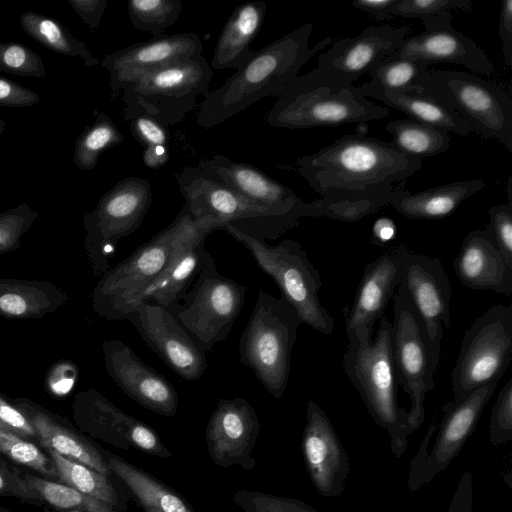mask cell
<instances>
[{
	"instance_id": "6da1fadb",
	"label": "cell",
	"mask_w": 512,
	"mask_h": 512,
	"mask_svg": "<svg viewBox=\"0 0 512 512\" xmlns=\"http://www.w3.org/2000/svg\"><path fill=\"white\" fill-rule=\"evenodd\" d=\"M312 31L311 23L303 24L254 51L222 86L205 97L196 123L210 129L265 97L282 96L309 59L331 42L327 37L310 49Z\"/></svg>"
},
{
	"instance_id": "7a4b0ae2",
	"label": "cell",
	"mask_w": 512,
	"mask_h": 512,
	"mask_svg": "<svg viewBox=\"0 0 512 512\" xmlns=\"http://www.w3.org/2000/svg\"><path fill=\"white\" fill-rule=\"evenodd\" d=\"M299 174L321 197L337 191L395 186L422 167L392 143L363 134L344 135L319 151L298 157Z\"/></svg>"
},
{
	"instance_id": "3957f363",
	"label": "cell",
	"mask_w": 512,
	"mask_h": 512,
	"mask_svg": "<svg viewBox=\"0 0 512 512\" xmlns=\"http://www.w3.org/2000/svg\"><path fill=\"white\" fill-rule=\"evenodd\" d=\"M389 110L366 99L359 87L317 67L297 76L267 114L271 127L304 129L381 120Z\"/></svg>"
},
{
	"instance_id": "277c9868",
	"label": "cell",
	"mask_w": 512,
	"mask_h": 512,
	"mask_svg": "<svg viewBox=\"0 0 512 512\" xmlns=\"http://www.w3.org/2000/svg\"><path fill=\"white\" fill-rule=\"evenodd\" d=\"M192 219L209 233L231 225L260 240H276L299 223V217L257 203L227 186L202 166L175 173Z\"/></svg>"
},
{
	"instance_id": "5b68a950",
	"label": "cell",
	"mask_w": 512,
	"mask_h": 512,
	"mask_svg": "<svg viewBox=\"0 0 512 512\" xmlns=\"http://www.w3.org/2000/svg\"><path fill=\"white\" fill-rule=\"evenodd\" d=\"M343 368L359 393L374 422L390 437L393 454L400 457L407 449L413 433L408 410L397 399V380L391 355V322L380 319L375 339H348Z\"/></svg>"
},
{
	"instance_id": "8992f818",
	"label": "cell",
	"mask_w": 512,
	"mask_h": 512,
	"mask_svg": "<svg viewBox=\"0 0 512 512\" xmlns=\"http://www.w3.org/2000/svg\"><path fill=\"white\" fill-rule=\"evenodd\" d=\"M302 324L293 306L282 296L259 290L239 342V358L265 390L280 399L288 385L291 355Z\"/></svg>"
},
{
	"instance_id": "52a82bcc",
	"label": "cell",
	"mask_w": 512,
	"mask_h": 512,
	"mask_svg": "<svg viewBox=\"0 0 512 512\" xmlns=\"http://www.w3.org/2000/svg\"><path fill=\"white\" fill-rule=\"evenodd\" d=\"M221 230L243 245L259 268L274 280L282 297L298 313L302 324L322 334H332L335 319L320 302V273L299 242L284 239L271 245L231 225Z\"/></svg>"
},
{
	"instance_id": "ba28073f",
	"label": "cell",
	"mask_w": 512,
	"mask_h": 512,
	"mask_svg": "<svg viewBox=\"0 0 512 512\" xmlns=\"http://www.w3.org/2000/svg\"><path fill=\"white\" fill-rule=\"evenodd\" d=\"M213 71L200 55L144 73L124 83L121 95L124 119L146 114L164 126L184 120L200 95L207 92Z\"/></svg>"
},
{
	"instance_id": "9c48e42d",
	"label": "cell",
	"mask_w": 512,
	"mask_h": 512,
	"mask_svg": "<svg viewBox=\"0 0 512 512\" xmlns=\"http://www.w3.org/2000/svg\"><path fill=\"white\" fill-rule=\"evenodd\" d=\"M188 216L184 205L172 223L100 277L92 293L93 309L100 317L109 321L125 319L140 303L144 290L167 265Z\"/></svg>"
},
{
	"instance_id": "30bf717a",
	"label": "cell",
	"mask_w": 512,
	"mask_h": 512,
	"mask_svg": "<svg viewBox=\"0 0 512 512\" xmlns=\"http://www.w3.org/2000/svg\"><path fill=\"white\" fill-rule=\"evenodd\" d=\"M247 287L221 275L206 249L198 275L183 298L168 309L204 352L230 333Z\"/></svg>"
},
{
	"instance_id": "8fae6325",
	"label": "cell",
	"mask_w": 512,
	"mask_h": 512,
	"mask_svg": "<svg viewBox=\"0 0 512 512\" xmlns=\"http://www.w3.org/2000/svg\"><path fill=\"white\" fill-rule=\"evenodd\" d=\"M393 300L392 362L397 383L410 397L408 420L414 432L425 418L426 394L435 387L434 374L440 361L441 341L430 337L401 288H397Z\"/></svg>"
},
{
	"instance_id": "7c38bea8",
	"label": "cell",
	"mask_w": 512,
	"mask_h": 512,
	"mask_svg": "<svg viewBox=\"0 0 512 512\" xmlns=\"http://www.w3.org/2000/svg\"><path fill=\"white\" fill-rule=\"evenodd\" d=\"M418 90L441 100L471 128L512 153V101L498 85L458 70L428 72Z\"/></svg>"
},
{
	"instance_id": "4fadbf2b",
	"label": "cell",
	"mask_w": 512,
	"mask_h": 512,
	"mask_svg": "<svg viewBox=\"0 0 512 512\" xmlns=\"http://www.w3.org/2000/svg\"><path fill=\"white\" fill-rule=\"evenodd\" d=\"M151 203L149 181L129 176L118 181L94 210L84 215L85 248L94 275L102 276L111 268L117 243L140 227Z\"/></svg>"
},
{
	"instance_id": "5bb4252c",
	"label": "cell",
	"mask_w": 512,
	"mask_h": 512,
	"mask_svg": "<svg viewBox=\"0 0 512 512\" xmlns=\"http://www.w3.org/2000/svg\"><path fill=\"white\" fill-rule=\"evenodd\" d=\"M512 307L494 305L463 336L451 373L454 398L501 380L511 361Z\"/></svg>"
},
{
	"instance_id": "9a60e30c",
	"label": "cell",
	"mask_w": 512,
	"mask_h": 512,
	"mask_svg": "<svg viewBox=\"0 0 512 512\" xmlns=\"http://www.w3.org/2000/svg\"><path fill=\"white\" fill-rule=\"evenodd\" d=\"M498 382L481 386L445 404L439 425L429 426L410 462L407 486L415 491L444 471L474 433Z\"/></svg>"
},
{
	"instance_id": "2e32d148",
	"label": "cell",
	"mask_w": 512,
	"mask_h": 512,
	"mask_svg": "<svg viewBox=\"0 0 512 512\" xmlns=\"http://www.w3.org/2000/svg\"><path fill=\"white\" fill-rule=\"evenodd\" d=\"M125 320L132 323L147 346L183 380H198L207 370L205 352L168 309L140 302Z\"/></svg>"
},
{
	"instance_id": "e0dca14e",
	"label": "cell",
	"mask_w": 512,
	"mask_h": 512,
	"mask_svg": "<svg viewBox=\"0 0 512 512\" xmlns=\"http://www.w3.org/2000/svg\"><path fill=\"white\" fill-rule=\"evenodd\" d=\"M402 289L428 334L442 341L443 328L451 327V284L439 258L410 251L400 245Z\"/></svg>"
},
{
	"instance_id": "ac0fdd59",
	"label": "cell",
	"mask_w": 512,
	"mask_h": 512,
	"mask_svg": "<svg viewBox=\"0 0 512 512\" xmlns=\"http://www.w3.org/2000/svg\"><path fill=\"white\" fill-rule=\"evenodd\" d=\"M301 450L317 492L327 498L341 496L350 472V458L330 418L312 400L307 403Z\"/></svg>"
},
{
	"instance_id": "d6986e66",
	"label": "cell",
	"mask_w": 512,
	"mask_h": 512,
	"mask_svg": "<svg viewBox=\"0 0 512 512\" xmlns=\"http://www.w3.org/2000/svg\"><path fill=\"white\" fill-rule=\"evenodd\" d=\"M74 410L83 430L116 448L134 447L153 456L164 451V444L151 426L125 413L95 389L77 394Z\"/></svg>"
},
{
	"instance_id": "ffe728a7",
	"label": "cell",
	"mask_w": 512,
	"mask_h": 512,
	"mask_svg": "<svg viewBox=\"0 0 512 512\" xmlns=\"http://www.w3.org/2000/svg\"><path fill=\"white\" fill-rule=\"evenodd\" d=\"M102 350L107 374L129 398L161 416H175L178 394L162 374L120 340L103 341Z\"/></svg>"
},
{
	"instance_id": "44dd1931",
	"label": "cell",
	"mask_w": 512,
	"mask_h": 512,
	"mask_svg": "<svg viewBox=\"0 0 512 512\" xmlns=\"http://www.w3.org/2000/svg\"><path fill=\"white\" fill-rule=\"evenodd\" d=\"M259 431L256 411L246 399H219L205 430L211 460L223 468L239 465L252 470L256 465L252 451Z\"/></svg>"
},
{
	"instance_id": "7402d4cb",
	"label": "cell",
	"mask_w": 512,
	"mask_h": 512,
	"mask_svg": "<svg viewBox=\"0 0 512 512\" xmlns=\"http://www.w3.org/2000/svg\"><path fill=\"white\" fill-rule=\"evenodd\" d=\"M451 12H445L425 23V30L413 36H407L393 58L420 60L428 63H448L461 65L468 70L490 75L493 64L474 40L451 26Z\"/></svg>"
},
{
	"instance_id": "603a6c76",
	"label": "cell",
	"mask_w": 512,
	"mask_h": 512,
	"mask_svg": "<svg viewBox=\"0 0 512 512\" xmlns=\"http://www.w3.org/2000/svg\"><path fill=\"white\" fill-rule=\"evenodd\" d=\"M202 43L193 32L154 36L107 54L101 65L110 74L114 99L124 83L149 71L202 55Z\"/></svg>"
},
{
	"instance_id": "cb8c5ba5",
	"label": "cell",
	"mask_w": 512,
	"mask_h": 512,
	"mask_svg": "<svg viewBox=\"0 0 512 512\" xmlns=\"http://www.w3.org/2000/svg\"><path fill=\"white\" fill-rule=\"evenodd\" d=\"M400 245L369 263L359 281L345 320L348 339L372 340L374 324L381 319L400 282Z\"/></svg>"
},
{
	"instance_id": "d4e9b609",
	"label": "cell",
	"mask_w": 512,
	"mask_h": 512,
	"mask_svg": "<svg viewBox=\"0 0 512 512\" xmlns=\"http://www.w3.org/2000/svg\"><path fill=\"white\" fill-rule=\"evenodd\" d=\"M409 28L371 25L359 35L336 40L318 58V67L348 83L355 82L396 52Z\"/></svg>"
},
{
	"instance_id": "484cf974",
	"label": "cell",
	"mask_w": 512,
	"mask_h": 512,
	"mask_svg": "<svg viewBox=\"0 0 512 512\" xmlns=\"http://www.w3.org/2000/svg\"><path fill=\"white\" fill-rule=\"evenodd\" d=\"M210 233L196 223L190 213L179 233L169 261L160 275L144 290L140 302L154 304L170 309L177 304L190 288L198 275L203 254L206 250L205 239Z\"/></svg>"
},
{
	"instance_id": "4316f807",
	"label": "cell",
	"mask_w": 512,
	"mask_h": 512,
	"mask_svg": "<svg viewBox=\"0 0 512 512\" xmlns=\"http://www.w3.org/2000/svg\"><path fill=\"white\" fill-rule=\"evenodd\" d=\"M199 166L212 171L227 186L252 201L273 209L306 217V204L291 188L272 179L259 168L226 156L214 154L202 159Z\"/></svg>"
},
{
	"instance_id": "83f0119b",
	"label": "cell",
	"mask_w": 512,
	"mask_h": 512,
	"mask_svg": "<svg viewBox=\"0 0 512 512\" xmlns=\"http://www.w3.org/2000/svg\"><path fill=\"white\" fill-rule=\"evenodd\" d=\"M459 281L474 290H490L510 296L512 266L507 264L484 230L470 231L453 262Z\"/></svg>"
},
{
	"instance_id": "f1b7e54d",
	"label": "cell",
	"mask_w": 512,
	"mask_h": 512,
	"mask_svg": "<svg viewBox=\"0 0 512 512\" xmlns=\"http://www.w3.org/2000/svg\"><path fill=\"white\" fill-rule=\"evenodd\" d=\"M486 184L483 179L463 180L411 193L405 189V182H401L395 186L389 204L409 219H441L451 215Z\"/></svg>"
},
{
	"instance_id": "f546056e",
	"label": "cell",
	"mask_w": 512,
	"mask_h": 512,
	"mask_svg": "<svg viewBox=\"0 0 512 512\" xmlns=\"http://www.w3.org/2000/svg\"><path fill=\"white\" fill-rule=\"evenodd\" d=\"M266 11L264 1L246 2L233 10L218 37L210 63L212 69H237L253 55L251 43L261 29Z\"/></svg>"
},
{
	"instance_id": "4dcf8cb0",
	"label": "cell",
	"mask_w": 512,
	"mask_h": 512,
	"mask_svg": "<svg viewBox=\"0 0 512 512\" xmlns=\"http://www.w3.org/2000/svg\"><path fill=\"white\" fill-rule=\"evenodd\" d=\"M15 405L28 417L45 448L103 475L111 474L103 455L83 437L59 424L49 413L25 399H18Z\"/></svg>"
},
{
	"instance_id": "1f68e13d",
	"label": "cell",
	"mask_w": 512,
	"mask_h": 512,
	"mask_svg": "<svg viewBox=\"0 0 512 512\" xmlns=\"http://www.w3.org/2000/svg\"><path fill=\"white\" fill-rule=\"evenodd\" d=\"M359 90L365 97H373L404 113L408 119L460 136H466L473 131L448 105L422 91L394 92L370 87L366 83L359 86Z\"/></svg>"
},
{
	"instance_id": "d6a6232c",
	"label": "cell",
	"mask_w": 512,
	"mask_h": 512,
	"mask_svg": "<svg viewBox=\"0 0 512 512\" xmlns=\"http://www.w3.org/2000/svg\"><path fill=\"white\" fill-rule=\"evenodd\" d=\"M67 299L53 283L0 278V316L6 319L42 318Z\"/></svg>"
},
{
	"instance_id": "836d02e7",
	"label": "cell",
	"mask_w": 512,
	"mask_h": 512,
	"mask_svg": "<svg viewBox=\"0 0 512 512\" xmlns=\"http://www.w3.org/2000/svg\"><path fill=\"white\" fill-rule=\"evenodd\" d=\"M106 461L144 512H196L181 495L142 469L113 454Z\"/></svg>"
},
{
	"instance_id": "e575fe53",
	"label": "cell",
	"mask_w": 512,
	"mask_h": 512,
	"mask_svg": "<svg viewBox=\"0 0 512 512\" xmlns=\"http://www.w3.org/2000/svg\"><path fill=\"white\" fill-rule=\"evenodd\" d=\"M395 186H382L365 191L330 192L306 204V217L358 221L388 205Z\"/></svg>"
},
{
	"instance_id": "d590c367",
	"label": "cell",
	"mask_w": 512,
	"mask_h": 512,
	"mask_svg": "<svg viewBox=\"0 0 512 512\" xmlns=\"http://www.w3.org/2000/svg\"><path fill=\"white\" fill-rule=\"evenodd\" d=\"M20 26L28 36L49 50L69 57H79L87 67L100 64L86 44L56 19L27 11L20 16Z\"/></svg>"
},
{
	"instance_id": "8d00e7d4",
	"label": "cell",
	"mask_w": 512,
	"mask_h": 512,
	"mask_svg": "<svg viewBox=\"0 0 512 512\" xmlns=\"http://www.w3.org/2000/svg\"><path fill=\"white\" fill-rule=\"evenodd\" d=\"M385 130L393 136V146L406 156L421 159L442 154L450 147L449 132L411 119L389 122Z\"/></svg>"
},
{
	"instance_id": "74e56055",
	"label": "cell",
	"mask_w": 512,
	"mask_h": 512,
	"mask_svg": "<svg viewBox=\"0 0 512 512\" xmlns=\"http://www.w3.org/2000/svg\"><path fill=\"white\" fill-rule=\"evenodd\" d=\"M46 450L55 465L60 483L110 506L114 507L118 504V494L109 476L82 463L67 459L52 449L46 448Z\"/></svg>"
},
{
	"instance_id": "f35d334b",
	"label": "cell",
	"mask_w": 512,
	"mask_h": 512,
	"mask_svg": "<svg viewBox=\"0 0 512 512\" xmlns=\"http://www.w3.org/2000/svg\"><path fill=\"white\" fill-rule=\"evenodd\" d=\"M93 116V122L84 128L75 141L73 163L81 171L93 170L102 152L124 139L108 115L94 110Z\"/></svg>"
},
{
	"instance_id": "ab89813d",
	"label": "cell",
	"mask_w": 512,
	"mask_h": 512,
	"mask_svg": "<svg viewBox=\"0 0 512 512\" xmlns=\"http://www.w3.org/2000/svg\"><path fill=\"white\" fill-rule=\"evenodd\" d=\"M429 66L424 61L389 56L369 70L371 81L366 84L394 92L419 91L418 84L429 72Z\"/></svg>"
},
{
	"instance_id": "60d3db41",
	"label": "cell",
	"mask_w": 512,
	"mask_h": 512,
	"mask_svg": "<svg viewBox=\"0 0 512 512\" xmlns=\"http://www.w3.org/2000/svg\"><path fill=\"white\" fill-rule=\"evenodd\" d=\"M23 480L38 499L46 501L57 509H80L84 512H117L113 506L85 495L66 484L30 474H24Z\"/></svg>"
},
{
	"instance_id": "b9f144b4",
	"label": "cell",
	"mask_w": 512,
	"mask_h": 512,
	"mask_svg": "<svg viewBox=\"0 0 512 512\" xmlns=\"http://www.w3.org/2000/svg\"><path fill=\"white\" fill-rule=\"evenodd\" d=\"M128 16L134 28L154 36L162 35L179 18V0H129Z\"/></svg>"
},
{
	"instance_id": "7bdbcfd3",
	"label": "cell",
	"mask_w": 512,
	"mask_h": 512,
	"mask_svg": "<svg viewBox=\"0 0 512 512\" xmlns=\"http://www.w3.org/2000/svg\"><path fill=\"white\" fill-rule=\"evenodd\" d=\"M128 122L130 132L144 149V164L152 169L165 165L170 155L166 126L146 114H137Z\"/></svg>"
},
{
	"instance_id": "ee69618b",
	"label": "cell",
	"mask_w": 512,
	"mask_h": 512,
	"mask_svg": "<svg viewBox=\"0 0 512 512\" xmlns=\"http://www.w3.org/2000/svg\"><path fill=\"white\" fill-rule=\"evenodd\" d=\"M0 453L15 463L27 466L47 477L58 479L52 459L33 442L0 424Z\"/></svg>"
},
{
	"instance_id": "f6af8a7d",
	"label": "cell",
	"mask_w": 512,
	"mask_h": 512,
	"mask_svg": "<svg viewBox=\"0 0 512 512\" xmlns=\"http://www.w3.org/2000/svg\"><path fill=\"white\" fill-rule=\"evenodd\" d=\"M233 502L243 512H319L299 499L259 491L239 490Z\"/></svg>"
},
{
	"instance_id": "bcb514c9",
	"label": "cell",
	"mask_w": 512,
	"mask_h": 512,
	"mask_svg": "<svg viewBox=\"0 0 512 512\" xmlns=\"http://www.w3.org/2000/svg\"><path fill=\"white\" fill-rule=\"evenodd\" d=\"M0 71L22 77L42 78L46 75L41 56L15 42H0Z\"/></svg>"
},
{
	"instance_id": "7dc6e473",
	"label": "cell",
	"mask_w": 512,
	"mask_h": 512,
	"mask_svg": "<svg viewBox=\"0 0 512 512\" xmlns=\"http://www.w3.org/2000/svg\"><path fill=\"white\" fill-rule=\"evenodd\" d=\"M38 216V212L26 203L1 212L0 254L19 248L21 238L31 229Z\"/></svg>"
},
{
	"instance_id": "c3c4849f",
	"label": "cell",
	"mask_w": 512,
	"mask_h": 512,
	"mask_svg": "<svg viewBox=\"0 0 512 512\" xmlns=\"http://www.w3.org/2000/svg\"><path fill=\"white\" fill-rule=\"evenodd\" d=\"M471 0H396L391 14L393 17L418 18L425 23L451 10L470 11Z\"/></svg>"
},
{
	"instance_id": "681fc988",
	"label": "cell",
	"mask_w": 512,
	"mask_h": 512,
	"mask_svg": "<svg viewBox=\"0 0 512 512\" xmlns=\"http://www.w3.org/2000/svg\"><path fill=\"white\" fill-rule=\"evenodd\" d=\"M488 215L489 222L484 231L507 264L512 266V204L493 206Z\"/></svg>"
},
{
	"instance_id": "f907efd6",
	"label": "cell",
	"mask_w": 512,
	"mask_h": 512,
	"mask_svg": "<svg viewBox=\"0 0 512 512\" xmlns=\"http://www.w3.org/2000/svg\"><path fill=\"white\" fill-rule=\"evenodd\" d=\"M512 439V379L499 391L489 421V440L498 446Z\"/></svg>"
},
{
	"instance_id": "816d5d0a",
	"label": "cell",
	"mask_w": 512,
	"mask_h": 512,
	"mask_svg": "<svg viewBox=\"0 0 512 512\" xmlns=\"http://www.w3.org/2000/svg\"><path fill=\"white\" fill-rule=\"evenodd\" d=\"M0 424L28 440L38 438L36 429L28 417L2 395H0Z\"/></svg>"
},
{
	"instance_id": "f5cc1de1",
	"label": "cell",
	"mask_w": 512,
	"mask_h": 512,
	"mask_svg": "<svg viewBox=\"0 0 512 512\" xmlns=\"http://www.w3.org/2000/svg\"><path fill=\"white\" fill-rule=\"evenodd\" d=\"M40 101V95L12 80L0 77V106L30 107Z\"/></svg>"
},
{
	"instance_id": "db71d44e",
	"label": "cell",
	"mask_w": 512,
	"mask_h": 512,
	"mask_svg": "<svg viewBox=\"0 0 512 512\" xmlns=\"http://www.w3.org/2000/svg\"><path fill=\"white\" fill-rule=\"evenodd\" d=\"M77 375L78 370L73 363H57L49 372L47 386L56 395L67 394L74 386Z\"/></svg>"
},
{
	"instance_id": "11a10c76",
	"label": "cell",
	"mask_w": 512,
	"mask_h": 512,
	"mask_svg": "<svg viewBox=\"0 0 512 512\" xmlns=\"http://www.w3.org/2000/svg\"><path fill=\"white\" fill-rule=\"evenodd\" d=\"M72 9L91 31H95L106 10L107 0H68Z\"/></svg>"
},
{
	"instance_id": "9f6ffc18",
	"label": "cell",
	"mask_w": 512,
	"mask_h": 512,
	"mask_svg": "<svg viewBox=\"0 0 512 512\" xmlns=\"http://www.w3.org/2000/svg\"><path fill=\"white\" fill-rule=\"evenodd\" d=\"M499 36L504 58L512 65V0H502L499 13Z\"/></svg>"
},
{
	"instance_id": "6f0895ef",
	"label": "cell",
	"mask_w": 512,
	"mask_h": 512,
	"mask_svg": "<svg viewBox=\"0 0 512 512\" xmlns=\"http://www.w3.org/2000/svg\"><path fill=\"white\" fill-rule=\"evenodd\" d=\"M473 480L472 473H464L458 483L456 492L447 512H472Z\"/></svg>"
},
{
	"instance_id": "680465c9",
	"label": "cell",
	"mask_w": 512,
	"mask_h": 512,
	"mask_svg": "<svg viewBox=\"0 0 512 512\" xmlns=\"http://www.w3.org/2000/svg\"><path fill=\"white\" fill-rule=\"evenodd\" d=\"M396 0H356L352 2V6L379 21L390 20L393 18L391 9Z\"/></svg>"
},
{
	"instance_id": "91938a15",
	"label": "cell",
	"mask_w": 512,
	"mask_h": 512,
	"mask_svg": "<svg viewBox=\"0 0 512 512\" xmlns=\"http://www.w3.org/2000/svg\"><path fill=\"white\" fill-rule=\"evenodd\" d=\"M0 493H13L19 496L37 498L29 489L24 480L17 479L9 481L4 473L0 470Z\"/></svg>"
},
{
	"instance_id": "94428289",
	"label": "cell",
	"mask_w": 512,
	"mask_h": 512,
	"mask_svg": "<svg viewBox=\"0 0 512 512\" xmlns=\"http://www.w3.org/2000/svg\"><path fill=\"white\" fill-rule=\"evenodd\" d=\"M373 233L377 241L386 242L390 240L394 234L393 223L387 219H383L375 224Z\"/></svg>"
},
{
	"instance_id": "6125c7cd",
	"label": "cell",
	"mask_w": 512,
	"mask_h": 512,
	"mask_svg": "<svg viewBox=\"0 0 512 512\" xmlns=\"http://www.w3.org/2000/svg\"><path fill=\"white\" fill-rule=\"evenodd\" d=\"M6 127V121L0 118V138Z\"/></svg>"
},
{
	"instance_id": "be15d7a7",
	"label": "cell",
	"mask_w": 512,
	"mask_h": 512,
	"mask_svg": "<svg viewBox=\"0 0 512 512\" xmlns=\"http://www.w3.org/2000/svg\"><path fill=\"white\" fill-rule=\"evenodd\" d=\"M68 512H84V511H82L80 509H72V510H69Z\"/></svg>"
},
{
	"instance_id": "e7e4bbea",
	"label": "cell",
	"mask_w": 512,
	"mask_h": 512,
	"mask_svg": "<svg viewBox=\"0 0 512 512\" xmlns=\"http://www.w3.org/2000/svg\"><path fill=\"white\" fill-rule=\"evenodd\" d=\"M0 512H7V511H1V509H0ZM8 512H9V511H8Z\"/></svg>"
},
{
	"instance_id": "03108f58",
	"label": "cell",
	"mask_w": 512,
	"mask_h": 512,
	"mask_svg": "<svg viewBox=\"0 0 512 512\" xmlns=\"http://www.w3.org/2000/svg\"><path fill=\"white\" fill-rule=\"evenodd\" d=\"M0 360H1V356H0Z\"/></svg>"
}]
</instances>
